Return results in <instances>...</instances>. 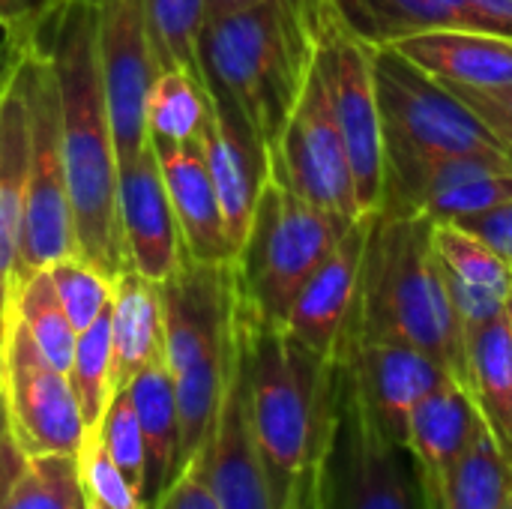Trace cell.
<instances>
[{
    "label": "cell",
    "instance_id": "cell-1",
    "mask_svg": "<svg viewBox=\"0 0 512 509\" xmlns=\"http://www.w3.org/2000/svg\"><path fill=\"white\" fill-rule=\"evenodd\" d=\"M30 42L51 57L57 72L75 255L114 282L129 270V261L120 228L117 141L99 57L96 3L63 0Z\"/></svg>",
    "mask_w": 512,
    "mask_h": 509
},
{
    "label": "cell",
    "instance_id": "cell-2",
    "mask_svg": "<svg viewBox=\"0 0 512 509\" xmlns=\"http://www.w3.org/2000/svg\"><path fill=\"white\" fill-rule=\"evenodd\" d=\"M234 318L249 378V414L276 509H318V468L330 414L333 360L285 324L255 315L234 285Z\"/></svg>",
    "mask_w": 512,
    "mask_h": 509
},
{
    "label": "cell",
    "instance_id": "cell-3",
    "mask_svg": "<svg viewBox=\"0 0 512 509\" xmlns=\"http://www.w3.org/2000/svg\"><path fill=\"white\" fill-rule=\"evenodd\" d=\"M321 0H258L201 24L207 87L222 93L270 153L303 96L318 54Z\"/></svg>",
    "mask_w": 512,
    "mask_h": 509
},
{
    "label": "cell",
    "instance_id": "cell-4",
    "mask_svg": "<svg viewBox=\"0 0 512 509\" xmlns=\"http://www.w3.org/2000/svg\"><path fill=\"white\" fill-rule=\"evenodd\" d=\"M348 333L417 348L468 387L465 333L447 294L432 219L372 213Z\"/></svg>",
    "mask_w": 512,
    "mask_h": 509
},
{
    "label": "cell",
    "instance_id": "cell-5",
    "mask_svg": "<svg viewBox=\"0 0 512 509\" xmlns=\"http://www.w3.org/2000/svg\"><path fill=\"white\" fill-rule=\"evenodd\" d=\"M165 321V363L180 411V474L207 444L225 372L234 348V267L198 264L183 255L180 267L159 282Z\"/></svg>",
    "mask_w": 512,
    "mask_h": 509
},
{
    "label": "cell",
    "instance_id": "cell-6",
    "mask_svg": "<svg viewBox=\"0 0 512 509\" xmlns=\"http://www.w3.org/2000/svg\"><path fill=\"white\" fill-rule=\"evenodd\" d=\"M354 219L336 216L300 198L276 165L252 213L249 234L231 261L243 303L264 321L285 324L300 291L345 237Z\"/></svg>",
    "mask_w": 512,
    "mask_h": 509
},
{
    "label": "cell",
    "instance_id": "cell-7",
    "mask_svg": "<svg viewBox=\"0 0 512 509\" xmlns=\"http://www.w3.org/2000/svg\"><path fill=\"white\" fill-rule=\"evenodd\" d=\"M384 174L441 156H507L512 150L435 75L393 45L372 48Z\"/></svg>",
    "mask_w": 512,
    "mask_h": 509
},
{
    "label": "cell",
    "instance_id": "cell-8",
    "mask_svg": "<svg viewBox=\"0 0 512 509\" xmlns=\"http://www.w3.org/2000/svg\"><path fill=\"white\" fill-rule=\"evenodd\" d=\"M318 509H423L411 453L378 426L342 357L330 378Z\"/></svg>",
    "mask_w": 512,
    "mask_h": 509
},
{
    "label": "cell",
    "instance_id": "cell-9",
    "mask_svg": "<svg viewBox=\"0 0 512 509\" xmlns=\"http://www.w3.org/2000/svg\"><path fill=\"white\" fill-rule=\"evenodd\" d=\"M15 81L27 108V186L15 273V279H21L75 255V219L60 132V90L51 57L27 42Z\"/></svg>",
    "mask_w": 512,
    "mask_h": 509
},
{
    "label": "cell",
    "instance_id": "cell-10",
    "mask_svg": "<svg viewBox=\"0 0 512 509\" xmlns=\"http://www.w3.org/2000/svg\"><path fill=\"white\" fill-rule=\"evenodd\" d=\"M0 384L9 435L24 456H78L87 426L69 384L9 306L0 318Z\"/></svg>",
    "mask_w": 512,
    "mask_h": 509
},
{
    "label": "cell",
    "instance_id": "cell-11",
    "mask_svg": "<svg viewBox=\"0 0 512 509\" xmlns=\"http://www.w3.org/2000/svg\"><path fill=\"white\" fill-rule=\"evenodd\" d=\"M372 48L357 39L330 0L318 3V69L327 84L333 114L354 171L357 201L363 213H375L384 192V144L381 114L372 72Z\"/></svg>",
    "mask_w": 512,
    "mask_h": 509
},
{
    "label": "cell",
    "instance_id": "cell-12",
    "mask_svg": "<svg viewBox=\"0 0 512 509\" xmlns=\"http://www.w3.org/2000/svg\"><path fill=\"white\" fill-rule=\"evenodd\" d=\"M270 165H276L294 192L309 204L345 219L363 216L354 171L318 63L312 66V75L282 132L279 147L270 153Z\"/></svg>",
    "mask_w": 512,
    "mask_h": 509
},
{
    "label": "cell",
    "instance_id": "cell-13",
    "mask_svg": "<svg viewBox=\"0 0 512 509\" xmlns=\"http://www.w3.org/2000/svg\"><path fill=\"white\" fill-rule=\"evenodd\" d=\"M510 201L512 159L462 153L384 174L378 213L426 216L435 225H456Z\"/></svg>",
    "mask_w": 512,
    "mask_h": 509
},
{
    "label": "cell",
    "instance_id": "cell-14",
    "mask_svg": "<svg viewBox=\"0 0 512 509\" xmlns=\"http://www.w3.org/2000/svg\"><path fill=\"white\" fill-rule=\"evenodd\" d=\"M99 57L108 90L117 159L138 153L147 135V93L156 78V54L147 0H93Z\"/></svg>",
    "mask_w": 512,
    "mask_h": 509
},
{
    "label": "cell",
    "instance_id": "cell-15",
    "mask_svg": "<svg viewBox=\"0 0 512 509\" xmlns=\"http://www.w3.org/2000/svg\"><path fill=\"white\" fill-rule=\"evenodd\" d=\"M198 465L219 509H276L270 480L258 453V441L252 432L249 378H246L237 318H234V348L225 372L222 399L207 444L198 453Z\"/></svg>",
    "mask_w": 512,
    "mask_h": 509
},
{
    "label": "cell",
    "instance_id": "cell-16",
    "mask_svg": "<svg viewBox=\"0 0 512 509\" xmlns=\"http://www.w3.org/2000/svg\"><path fill=\"white\" fill-rule=\"evenodd\" d=\"M117 201L129 270L165 282L183 261V237L153 141L117 159Z\"/></svg>",
    "mask_w": 512,
    "mask_h": 509
},
{
    "label": "cell",
    "instance_id": "cell-17",
    "mask_svg": "<svg viewBox=\"0 0 512 509\" xmlns=\"http://www.w3.org/2000/svg\"><path fill=\"white\" fill-rule=\"evenodd\" d=\"M369 225L372 213H363L351 222L345 237L306 282L285 321L288 333L327 363L339 357L357 312Z\"/></svg>",
    "mask_w": 512,
    "mask_h": 509
},
{
    "label": "cell",
    "instance_id": "cell-18",
    "mask_svg": "<svg viewBox=\"0 0 512 509\" xmlns=\"http://www.w3.org/2000/svg\"><path fill=\"white\" fill-rule=\"evenodd\" d=\"M339 357L348 363L363 399L390 441L408 450V423L414 408L450 378L432 357L399 342H375L348 333Z\"/></svg>",
    "mask_w": 512,
    "mask_h": 509
},
{
    "label": "cell",
    "instance_id": "cell-19",
    "mask_svg": "<svg viewBox=\"0 0 512 509\" xmlns=\"http://www.w3.org/2000/svg\"><path fill=\"white\" fill-rule=\"evenodd\" d=\"M201 147L207 156V168L222 204L225 231L234 249V258L249 234L252 213L267 177V153L249 132L240 111L216 90H210V117L201 129Z\"/></svg>",
    "mask_w": 512,
    "mask_h": 509
},
{
    "label": "cell",
    "instance_id": "cell-20",
    "mask_svg": "<svg viewBox=\"0 0 512 509\" xmlns=\"http://www.w3.org/2000/svg\"><path fill=\"white\" fill-rule=\"evenodd\" d=\"M477 426V402L471 390L456 378H444L414 408L408 423V453L414 462L423 509H441L453 468L468 450Z\"/></svg>",
    "mask_w": 512,
    "mask_h": 509
},
{
    "label": "cell",
    "instance_id": "cell-21",
    "mask_svg": "<svg viewBox=\"0 0 512 509\" xmlns=\"http://www.w3.org/2000/svg\"><path fill=\"white\" fill-rule=\"evenodd\" d=\"M159 156L165 189L183 237V255L198 264H231L234 249L225 231L222 204L207 168L201 138L195 141H159L150 138Z\"/></svg>",
    "mask_w": 512,
    "mask_h": 509
},
{
    "label": "cell",
    "instance_id": "cell-22",
    "mask_svg": "<svg viewBox=\"0 0 512 509\" xmlns=\"http://www.w3.org/2000/svg\"><path fill=\"white\" fill-rule=\"evenodd\" d=\"M129 396L144 435V509H159L165 492L180 477V411L165 357L144 366L129 381Z\"/></svg>",
    "mask_w": 512,
    "mask_h": 509
},
{
    "label": "cell",
    "instance_id": "cell-23",
    "mask_svg": "<svg viewBox=\"0 0 512 509\" xmlns=\"http://www.w3.org/2000/svg\"><path fill=\"white\" fill-rule=\"evenodd\" d=\"M444 84H512V39L480 30H429L393 45Z\"/></svg>",
    "mask_w": 512,
    "mask_h": 509
},
{
    "label": "cell",
    "instance_id": "cell-24",
    "mask_svg": "<svg viewBox=\"0 0 512 509\" xmlns=\"http://www.w3.org/2000/svg\"><path fill=\"white\" fill-rule=\"evenodd\" d=\"M348 30L369 45H396L429 30L495 33L471 0H330Z\"/></svg>",
    "mask_w": 512,
    "mask_h": 509
},
{
    "label": "cell",
    "instance_id": "cell-25",
    "mask_svg": "<svg viewBox=\"0 0 512 509\" xmlns=\"http://www.w3.org/2000/svg\"><path fill=\"white\" fill-rule=\"evenodd\" d=\"M114 387L123 390L150 363L165 357V321L159 282L138 270H123L111 294Z\"/></svg>",
    "mask_w": 512,
    "mask_h": 509
},
{
    "label": "cell",
    "instance_id": "cell-26",
    "mask_svg": "<svg viewBox=\"0 0 512 509\" xmlns=\"http://www.w3.org/2000/svg\"><path fill=\"white\" fill-rule=\"evenodd\" d=\"M468 390L512 468V330L507 309L495 321L465 333Z\"/></svg>",
    "mask_w": 512,
    "mask_h": 509
},
{
    "label": "cell",
    "instance_id": "cell-27",
    "mask_svg": "<svg viewBox=\"0 0 512 509\" xmlns=\"http://www.w3.org/2000/svg\"><path fill=\"white\" fill-rule=\"evenodd\" d=\"M6 306L24 324L30 339L39 345V351L60 372H69L72 354H75V342H78V330L72 327V321H69V315H66V309L60 303L57 288H54L48 270H39V273L15 279Z\"/></svg>",
    "mask_w": 512,
    "mask_h": 509
},
{
    "label": "cell",
    "instance_id": "cell-28",
    "mask_svg": "<svg viewBox=\"0 0 512 509\" xmlns=\"http://www.w3.org/2000/svg\"><path fill=\"white\" fill-rule=\"evenodd\" d=\"M512 495V468L501 453L495 435L489 432L486 420L462 453L447 483V495L441 509H504Z\"/></svg>",
    "mask_w": 512,
    "mask_h": 509
},
{
    "label": "cell",
    "instance_id": "cell-29",
    "mask_svg": "<svg viewBox=\"0 0 512 509\" xmlns=\"http://www.w3.org/2000/svg\"><path fill=\"white\" fill-rule=\"evenodd\" d=\"M210 117V87L189 69L156 72L147 93V135L159 141H195Z\"/></svg>",
    "mask_w": 512,
    "mask_h": 509
},
{
    "label": "cell",
    "instance_id": "cell-30",
    "mask_svg": "<svg viewBox=\"0 0 512 509\" xmlns=\"http://www.w3.org/2000/svg\"><path fill=\"white\" fill-rule=\"evenodd\" d=\"M69 384L75 390L81 417L87 429H96L117 393L114 387V345H111V306L78 333L72 366H69Z\"/></svg>",
    "mask_w": 512,
    "mask_h": 509
},
{
    "label": "cell",
    "instance_id": "cell-31",
    "mask_svg": "<svg viewBox=\"0 0 512 509\" xmlns=\"http://www.w3.org/2000/svg\"><path fill=\"white\" fill-rule=\"evenodd\" d=\"M147 12H150L156 72L180 66L207 84L201 51H198L204 0H147Z\"/></svg>",
    "mask_w": 512,
    "mask_h": 509
},
{
    "label": "cell",
    "instance_id": "cell-32",
    "mask_svg": "<svg viewBox=\"0 0 512 509\" xmlns=\"http://www.w3.org/2000/svg\"><path fill=\"white\" fill-rule=\"evenodd\" d=\"M3 509H87L78 456H27Z\"/></svg>",
    "mask_w": 512,
    "mask_h": 509
},
{
    "label": "cell",
    "instance_id": "cell-33",
    "mask_svg": "<svg viewBox=\"0 0 512 509\" xmlns=\"http://www.w3.org/2000/svg\"><path fill=\"white\" fill-rule=\"evenodd\" d=\"M435 249L441 264L462 282L495 291L501 297L512 294V267L477 234L462 225H435Z\"/></svg>",
    "mask_w": 512,
    "mask_h": 509
},
{
    "label": "cell",
    "instance_id": "cell-34",
    "mask_svg": "<svg viewBox=\"0 0 512 509\" xmlns=\"http://www.w3.org/2000/svg\"><path fill=\"white\" fill-rule=\"evenodd\" d=\"M48 276H51L57 297L78 333L87 330L111 306L114 282L105 273H99L96 267H90L87 261H81L78 255H69V258L51 264Z\"/></svg>",
    "mask_w": 512,
    "mask_h": 509
},
{
    "label": "cell",
    "instance_id": "cell-35",
    "mask_svg": "<svg viewBox=\"0 0 512 509\" xmlns=\"http://www.w3.org/2000/svg\"><path fill=\"white\" fill-rule=\"evenodd\" d=\"M96 429L102 435L108 456L117 462V468L123 471V477L141 498V492H144V435H141L138 414H135V405H132V396L126 387L114 393V399Z\"/></svg>",
    "mask_w": 512,
    "mask_h": 509
},
{
    "label": "cell",
    "instance_id": "cell-36",
    "mask_svg": "<svg viewBox=\"0 0 512 509\" xmlns=\"http://www.w3.org/2000/svg\"><path fill=\"white\" fill-rule=\"evenodd\" d=\"M78 474L87 501H96L108 509H144L138 492L129 486L117 462L108 456L99 429H87L84 444L78 450Z\"/></svg>",
    "mask_w": 512,
    "mask_h": 509
},
{
    "label": "cell",
    "instance_id": "cell-37",
    "mask_svg": "<svg viewBox=\"0 0 512 509\" xmlns=\"http://www.w3.org/2000/svg\"><path fill=\"white\" fill-rule=\"evenodd\" d=\"M444 84V81H441ZM450 87L507 147L512 150V84L498 87H468V84H444Z\"/></svg>",
    "mask_w": 512,
    "mask_h": 509
},
{
    "label": "cell",
    "instance_id": "cell-38",
    "mask_svg": "<svg viewBox=\"0 0 512 509\" xmlns=\"http://www.w3.org/2000/svg\"><path fill=\"white\" fill-rule=\"evenodd\" d=\"M159 509H219L207 480H204L198 459L171 483V489L165 492Z\"/></svg>",
    "mask_w": 512,
    "mask_h": 509
},
{
    "label": "cell",
    "instance_id": "cell-39",
    "mask_svg": "<svg viewBox=\"0 0 512 509\" xmlns=\"http://www.w3.org/2000/svg\"><path fill=\"white\" fill-rule=\"evenodd\" d=\"M456 225H462L465 231L486 240L512 267V201L498 207V210H489L483 216H474V219H465V222H456Z\"/></svg>",
    "mask_w": 512,
    "mask_h": 509
},
{
    "label": "cell",
    "instance_id": "cell-40",
    "mask_svg": "<svg viewBox=\"0 0 512 509\" xmlns=\"http://www.w3.org/2000/svg\"><path fill=\"white\" fill-rule=\"evenodd\" d=\"M63 0H0V18L9 24V30L27 45L39 24L60 6Z\"/></svg>",
    "mask_w": 512,
    "mask_h": 509
},
{
    "label": "cell",
    "instance_id": "cell-41",
    "mask_svg": "<svg viewBox=\"0 0 512 509\" xmlns=\"http://www.w3.org/2000/svg\"><path fill=\"white\" fill-rule=\"evenodd\" d=\"M21 54H24V42L0 18V96L12 84V78L18 72V63H21Z\"/></svg>",
    "mask_w": 512,
    "mask_h": 509
},
{
    "label": "cell",
    "instance_id": "cell-42",
    "mask_svg": "<svg viewBox=\"0 0 512 509\" xmlns=\"http://www.w3.org/2000/svg\"><path fill=\"white\" fill-rule=\"evenodd\" d=\"M24 453L21 447L12 441V435L0 444V509L6 507V498H9V489L18 477V471L24 468Z\"/></svg>",
    "mask_w": 512,
    "mask_h": 509
},
{
    "label": "cell",
    "instance_id": "cell-43",
    "mask_svg": "<svg viewBox=\"0 0 512 509\" xmlns=\"http://www.w3.org/2000/svg\"><path fill=\"white\" fill-rule=\"evenodd\" d=\"M249 3H258V0H204V18L207 15H222V12L240 9V6H249Z\"/></svg>",
    "mask_w": 512,
    "mask_h": 509
},
{
    "label": "cell",
    "instance_id": "cell-44",
    "mask_svg": "<svg viewBox=\"0 0 512 509\" xmlns=\"http://www.w3.org/2000/svg\"><path fill=\"white\" fill-rule=\"evenodd\" d=\"M3 318V312H0ZM9 438V414H6V399H3V384H0V444Z\"/></svg>",
    "mask_w": 512,
    "mask_h": 509
},
{
    "label": "cell",
    "instance_id": "cell-45",
    "mask_svg": "<svg viewBox=\"0 0 512 509\" xmlns=\"http://www.w3.org/2000/svg\"><path fill=\"white\" fill-rule=\"evenodd\" d=\"M87 509H108V507H102V504H96V501H87Z\"/></svg>",
    "mask_w": 512,
    "mask_h": 509
},
{
    "label": "cell",
    "instance_id": "cell-46",
    "mask_svg": "<svg viewBox=\"0 0 512 509\" xmlns=\"http://www.w3.org/2000/svg\"><path fill=\"white\" fill-rule=\"evenodd\" d=\"M504 509H512V495H510V501H507V507H504Z\"/></svg>",
    "mask_w": 512,
    "mask_h": 509
}]
</instances>
